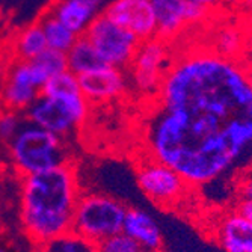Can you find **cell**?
Segmentation results:
<instances>
[{
  "label": "cell",
  "instance_id": "9c48e42d",
  "mask_svg": "<svg viewBox=\"0 0 252 252\" xmlns=\"http://www.w3.org/2000/svg\"><path fill=\"white\" fill-rule=\"evenodd\" d=\"M45 79L36 71L31 61L17 59L9 65L0 86L2 109L26 112L39 97Z\"/></svg>",
  "mask_w": 252,
  "mask_h": 252
},
{
  "label": "cell",
  "instance_id": "cb8c5ba5",
  "mask_svg": "<svg viewBox=\"0 0 252 252\" xmlns=\"http://www.w3.org/2000/svg\"><path fill=\"white\" fill-rule=\"evenodd\" d=\"M95 248L97 252H144L142 248L137 245V242H134L124 231H120L101 240L95 245Z\"/></svg>",
  "mask_w": 252,
  "mask_h": 252
},
{
  "label": "cell",
  "instance_id": "9a60e30c",
  "mask_svg": "<svg viewBox=\"0 0 252 252\" xmlns=\"http://www.w3.org/2000/svg\"><path fill=\"white\" fill-rule=\"evenodd\" d=\"M216 233L223 249L228 246H252V223L237 212L226 213L219 220Z\"/></svg>",
  "mask_w": 252,
  "mask_h": 252
},
{
  "label": "cell",
  "instance_id": "4316f807",
  "mask_svg": "<svg viewBox=\"0 0 252 252\" xmlns=\"http://www.w3.org/2000/svg\"><path fill=\"white\" fill-rule=\"evenodd\" d=\"M225 252H252V246H228Z\"/></svg>",
  "mask_w": 252,
  "mask_h": 252
},
{
  "label": "cell",
  "instance_id": "7a4b0ae2",
  "mask_svg": "<svg viewBox=\"0 0 252 252\" xmlns=\"http://www.w3.org/2000/svg\"><path fill=\"white\" fill-rule=\"evenodd\" d=\"M80 189L71 163L21 177L20 220L36 246L71 231Z\"/></svg>",
  "mask_w": 252,
  "mask_h": 252
},
{
  "label": "cell",
  "instance_id": "83f0119b",
  "mask_svg": "<svg viewBox=\"0 0 252 252\" xmlns=\"http://www.w3.org/2000/svg\"><path fill=\"white\" fill-rule=\"evenodd\" d=\"M189 3L192 5H196V6H201V8H207L210 5H213L216 0H188Z\"/></svg>",
  "mask_w": 252,
  "mask_h": 252
},
{
  "label": "cell",
  "instance_id": "8992f818",
  "mask_svg": "<svg viewBox=\"0 0 252 252\" xmlns=\"http://www.w3.org/2000/svg\"><path fill=\"white\" fill-rule=\"evenodd\" d=\"M83 35L94 45L100 59L106 65L115 68L128 66L141 44V39L136 35L117 25L104 14L94 18Z\"/></svg>",
  "mask_w": 252,
  "mask_h": 252
},
{
  "label": "cell",
  "instance_id": "ac0fdd59",
  "mask_svg": "<svg viewBox=\"0 0 252 252\" xmlns=\"http://www.w3.org/2000/svg\"><path fill=\"white\" fill-rule=\"evenodd\" d=\"M47 47L41 25H32L23 31L15 39V55L20 61H33Z\"/></svg>",
  "mask_w": 252,
  "mask_h": 252
},
{
  "label": "cell",
  "instance_id": "52a82bcc",
  "mask_svg": "<svg viewBox=\"0 0 252 252\" xmlns=\"http://www.w3.org/2000/svg\"><path fill=\"white\" fill-rule=\"evenodd\" d=\"M136 185L153 204L160 207L178 205L190 189L175 169L150 156L136 168Z\"/></svg>",
  "mask_w": 252,
  "mask_h": 252
},
{
  "label": "cell",
  "instance_id": "7c38bea8",
  "mask_svg": "<svg viewBox=\"0 0 252 252\" xmlns=\"http://www.w3.org/2000/svg\"><path fill=\"white\" fill-rule=\"evenodd\" d=\"M157 33L162 38L175 35L186 23L198 21L205 8L189 3L188 0H151Z\"/></svg>",
  "mask_w": 252,
  "mask_h": 252
},
{
  "label": "cell",
  "instance_id": "277c9868",
  "mask_svg": "<svg viewBox=\"0 0 252 252\" xmlns=\"http://www.w3.org/2000/svg\"><path fill=\"white\" fill-rule=\"evenodd\" d=\"M127 207L112 195L89 192L80 193L76 202L71 231L91 243L123 231Z\"/></svg>",
  "mask_w": 252,
  "mask_h": 252
},
{
  "label": "cell",
  "instance_id": "603a6c76",
  "mask_svg": "<svg viewBox=\"0 0 252 252\" xmlns=\"http://www.w3.org/2000/svg\"><path fill=\"white\" fill-rule=\"evenodd\" d=\"M242 45V36L240 33L233 29V28H225L222 29L215 39V53H218L219 56L231 59L239 50Z\"/></svg>",
  "mask_w": 252,
  "mask_h": 252
},
{
  "label": "cell",
  "instance_id": "8fae6325",
  "mask_svg": "<svg viewBox=\"0 0 252 252\" xmlns=\"http://www.w3.org/2000/svg\"><path fill=\"white\" fill-rule=\"evenodd\" d=\"M80 94L93 103L109 101L123 94L127 86L126 76L121 68L101 65L95 70L86 71L77 76Z\"/></svg>",
  "mask_w": 252,
  "mask_h": 252
},
{
  "label": "cell",
  "instance_id": "2e32d148",
  "mask_svg": "<svg viewBox=\"0 0 252 252\" xmlns=\"http://www.w3.org/2000/svg\"><path fill=\"white\" fill-rule=\"evenodd\" d=\"M66 62H68V71H71L76 76H80L86 71L95 70V68L106 65L94 45L88 41L85 35L79 36L76 42L71 45V49L66 52Z\"/></svg>",
  "mask_w": 252,
  "mask_h": 252
},
{
  "label": "cell",
  "instance_id": "d6a6232c",
  "mask_svg": "<svg viewBox=\"0 0 252 252\" xmlns=\"http://www.w3.org/2000/svg\"><path fill=\"white\" fill-rule=\"evenodd\" d=\"M0 252H5V251H3V249H0Z\"/></svg>",
  "mask_w": 252,
  "mask_h": 252
},
{
  "label": "cell",
  "instance_id": "d4e9b609",
  "mask_svg": "<svg viewBox=\"0 0 252 252\" xmlns=\"http://www.w3.org/2000/svg\"><path fill=\"white\" fill-rule=\"evenodd\" d=\"M237 195L239 199H252V174H248L240 180Z\"/></svg>",
  "mask_w": 252,
  "mask_h": 252
},
{
  "label": "cell",
  "instance_id": "f1b7e54d",
  "mask_svg": "<svg viewBox=\"0 0 252 252\" xmlns=\"http://www.w3.org/2000/svg\"><path fill=\"white\" fill-rule=\"evenodd\" d=\"M245 74H246L248 83H249V85H251V88H252V68H249L248 71H245Z\"/></svg>",
  "mask_w": 252,
  "mask_h": 252
},
{
  "label": "cell",
  "instance_id": "6da1fadb",
  "mask_svg": "<svg viewBox=\"0 0 252 252\" xmlns=\"http://www.w3.org/2000/svg\"><path fill=\"white\" fill-rule=\"evenodd\" d=\"M142 133L148 156L190 188L220 177L252 151V88L245 71L207 50L175 59Z\"/></svg>",
  "mask_w": 252,
  "mask_h": 252
},
{
  "label": "cell",
  "instance_id": "4fadbf2b",
  "mask_svg": "<svg viewBox=\"0 0 252 252\" xmlns=\"http://www.w3.org/2000/svg\"><path fill=\"white\" fill-rule=\"evenodd\" d=\"M123 231L137 242L144 252H156L163 248V234L156 219L145 210L127 209Z\"/></svg>",
  "mask_w": 252,
  "mask_h": 252
},
{
  "label": "cell",
  "instance_id": "ffe728a7",
  "mask_svg": "<svg viewBox=\"0 0 252 252\" xmlns=\"http://www.w3.org/2000/svg\"><path fill=\"white\" fill-rule=\"evenodd\" d=\"M31 62L36 68V71L45 79V82H47L52 76H56V74L68 70L66 53L53 50V49H45L38 58H35Z\"/></svg>",
  "mask_w": 252,
  "mask_h": 252
},
{
  "label": "cell",
  "instance_id": "44dd1931",
  "mask_svg": "<svg viewBox=\"0 0 252 252\" xmlns=\"http://www.w3.org/2000/svg\"><path fill=\"white\" fill-rule=\"evenodd\" d=\"M77 93H80L77 76L68 70L56 76H52L41 89V94L44 95H66Z\"/></svg>",
  "mask_w": 252,
  "mask_h": 252
},
{
  "label": "cell",
  "instance_id": "7402d4cb",
  "mask_svg": "<svg viewBox=\"0 0 252 252\" xmlns=\"http://www.w3.org/2000/svg\"><path fill=\"white\" fill-rule=\"evenodd\" d=\"M25 123L26 117H23V112L2 109L0 112V142L8 145Z\"/></svg>",
  "mask_w": 252,
  "mask_h": 252
},
{
  "label": "cell",
  "instance_id": "3957f363",
  "mask_svg": "<svg viewBox=\"0 0 252 252\" xmlns=\"http://www.w3.org/2000/svg\"><path fill=\"white\" fill-rule=\"evenodd\" d=\"M6 147L12 166L21 177L70 163L62 137L28 120Z\"/></svg>",
  "mask_w": 252,
  "mask_h": 252
},
{
  "label": "cell",
  "instance_id": "484cf974",
  "mask_svg": "<svg viewBox=\"0 0 252 252\" xmlns=\"http://www.w3.org/2000/svg\"><path fill=\"white\" fill-rule=\"evenodd\" d=\"M236 212L252 223V199H239Z\"/></svg>",
  "mask_w": 252,
  "mask_h": 252
},
{
  "label": "cell",
  "instance_id": "f546056e",
  "mask_svg": "<svg viewBox=\"0 0 252 252\" xmlns=\"http://www.w3.org/2000/svg\"><path fill=\"white\" fill-rule=\"evenodd\" d=\"M0 77H2V58H0Z\"/></svg>",
  "mask_w": 252,
  "mask_h": 252
},
{
  "label": "cell",
  "instance_id": "5bb4252c",
  "mask_svg": "<svg viewBox=\"0 0 252 252\" xmlns=\"http://www.w3.org/2000/svg\"><path fill=\"white\" fill-rule=\"evenodd\" d=\"M103 5L104 0H58L52 14L80 36L100 15Z\"/></svg>",
  "mask_w": 252,
  "mask_h": 252
},
{
  "label": "cell",
  "instance_id": "ba28073f",
  "mask_svg": "<svg viewBox=\"0 0 252 252\" xmlns=\"http://www.w3.org/2000/svg\"><path fill=\"white\" fill-rule=\"evenodd\" d=\"M171 62L169 49L163 39L153 36L141 41L128 65L134 88L145 95H156Z\"/></svg>",
  "mask_w": 252,
  "mask_h": 252
},
{
  "label": "cell",
  "instance_id": "5b68a950",
  "mask_svg": "<svg viewBox=\"0 0 252 252\" xmlns=\"http://www.w3.org/2000/svg\"><path fill=\"white\" fill-rule=\"evenodd\" d=\"M88 103L89 101L80 93L66 95L39 94L25 112V117L32 124L49 130L59 137H65L85 123L89 110Z\"/></svg>",
  "mask_w": 252,
  "mask_h": 252
},
{
  "label": "cell",
  "instance_id": "4dcf8cb0",
  "mask_svg": "<svg viewBox=\"0 0 252 252\" xmlns=\"http://www.w3.org/2000/svg\"><path fill=\"white\" fill-rule=\"evenodd\" d=\"M249 174H252V158H251V163H249Z\"/></svg>",
  "mask_w": 252,
  "mask_h": 252
},
{
  "label": "cell",
  "instance_id": "d6986e66",
  "mask_svg": "<svg viewBox=\"0 0 252 252\" xmlns=\"http://www.w3.org/2000/svg\"><path fill=\"white\" fill-rule=\"evenodd\" d=\"M38 252H97L94 243L68 231L38 246Z\"/></svg>",
  "mask_w": 252,
  "mask_h": 252
},
{
  "label": "cell",
  "instance_id": "836d02e7",
  "mask_svg": "<svg viewBox=\"0 0 252 252\" xmlns=\"http://www.w3.org/2000/svg\"><path fill=\"white\" fill-rule=\"evenodd\" d=\"M0 112H2V106H0Z\"/></svg>",
  "mask_w": 252,
  "mask_h": 252
},
{
  "label": "cell",
  "instance_id": "e0dca14e",
  "mask_svg": "<svg viewBox=\"0 0 252 252\" xmlns=\"http://www.w3.org/2000/svg\"><path fill=\"white\" fill-rule=\"evenodd\" d=\"M39 25L44 31V36L45 41H47L49 49L66 53L79 38V35H76L71 29H68L53 14L45 15Z\"/></svg>",
  "mask_w": 252,
  "mask_h": 252
},
{
  "label": "cell",
  "instance_id": "1f68e13d",
  "mask_svg": "<svg viewBox=\"0 0 252 252\" xmlns=\"http://www.w3.org/2000/svg\"><path fill=\"white\" fill-rule=\"evenodd\" d=\"M156 252H166V251H163V249H158V251H156Z\"/></svg>",
  "mask_w": 252,
  "mask_h": 252
},
{
  "label": "cell",
  "instance_id": "30bf717a",
  "mask_svg": "<svg viewBox=\"0 0 252 252\" xmlns=\"http://www.w3.org/2000/svg\"><path fill=\"white\" fill-rule=\"evenodd\" d=\"M103 14L141 41L150 39L157 33L151 0H112L106 5Z\"/></svg>",
  "mask_w": 252,
  "mask_h": 252
}]
</instances>
